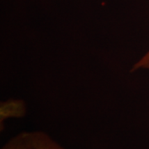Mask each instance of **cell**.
I'll use <instances>...</instances> for the list:
<instances>
[{
	"mask_svg": "<svg viewBox=\"0 0 149 149\" xmlns=\"http://www.w3.org/2000/svg\"><path fill=\"white\" fill-rule=\"evenodd\" d=\"M2 149H64L42 132H24L9 140Z\"/></svg>",
	"mask_w": 149,
	"mask_h": 149,
	"instance_id": "obj_1",
	"label": "cell"
},
{
	"mask_svg": "<svg viewBox=\"0 0 149 149\" xmlns=\"http://www.w3.org/2000/svg\"><path fill=\"white\" fill-rule=\"evenodd\" d=\"M139 69L149 70V51L139 60L136 64L134 65L133 70H136Z\"/></svg>",
	"mask_w": 149,
	"mask_h": 149,
	"instance_id": "obj_2",
	"label": "cell"
}]
</instances>
